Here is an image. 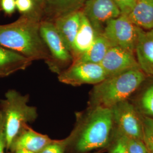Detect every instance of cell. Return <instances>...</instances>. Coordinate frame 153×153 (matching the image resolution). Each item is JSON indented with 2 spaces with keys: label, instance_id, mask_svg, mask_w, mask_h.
<instances>
[{
  "label": "cell",
  "instance_id": "obj_26",
  "mask_svg": "<svg viewBox=\"0 0 153 153\" xmlns=\"http://www.w3.org/2000/svg\"><path fill=\"white\" fill-rule=\"evenodd\" d=\"M0 4L6 14H11L16 9V0H1Z\"/></svg>",
  "mask_w": 153,
  "mask_h": 153
},
{
  "label": "cell",
  "instance_id": "obj_31",
  "mask_svg": "<svg viewBox=\"0 0 153 153\" xmlns=\"http://www.w3.org/2000/svg\"></svg>",
  "mask_w": 153,
  "mask_h": 153
},
{
  "label": "cell",
  "instance_id": "obj_9",
  "mask_svg": "<svg viewBox=\"0 0 153 153\" xmlns=\"http://www.w3.org/2000/svg\"><path fill=\"white\" fill-rule=\"evenodd\" d=\"M100 64L103 68L107 78L140 68L134 52L116 46L110 48Z\"/></svg>",
  "mask_w": 153,
  "mask_h": 153
},
{
  "label": "cell",
  "instance_id": "obj_22",
  "mask_svg": "<svg viewBox=\"0 0 153 153\" xmlns=\"http://www.w3.org/2000/svg\"><path fill=\"white\" fill-rule=\"evenodd\" d=\"M69 143V137L63 140H54L38 153H65Z\"/></svg>",
  "mask_w": 153,
  "mask_h": 153
},
{
  "label": "cell",
  "instance_id": "obj_18",
  "mask_svg": "<svg viewBox=\"0 0 153 153\" xmlns=\"http://www.w3.org/2000/svg\"><path fill=\"white\" fill-rule=\"evenodd\" d=\"M86 0H46L49 9L58 16L80 10Z\"/></svg>",
  "mask_w": 153,
  "mask_h": 153
},
{
  "label": "cell",
  "instance_id": "obj_20",
  "mask_svg": "<svg viewBox=\"0 0 153 153\" xmlns=\"http://www.w3.org/2000/svg\"><path fill=\"white\" fill-rule=\"evenodd\" d=\"M143 141L149 152L153 153V119L142 116Z\"/></svg>",
  "mask_w": 153,
  "mask_h": 153
},
{
  "label": "cell",
  "instance_id": "obj_16",
  "mask_svg": "<svg viewBox=\"0 0 153 153\" xmlns=\"http://www.w3.org/2000/svg\"><path fill=\"white\" fill-rule=\"evenodd\" d=\"M128 16L131 22L142 30H152L153 0H137Z\"/></svg>",
  "mask_w": 153,
  "mask_h": 153
},
{
  "label": "cell",
  "instance_id": "obj_1",
  "mask_svg": "<svg viewBox=\"0 0 153 153\" xmlns=\"http://www.w3.org/2000/svg\"><path fill=\"white\" fill-rule=\"evenodd\" d=\"M0 46L16 52L31 61L49 60L50 55L34 17L22 16L16 22L0 25Z\"/></svg>",
  "mask_w": 153,
  "mask_h": 153
},
{
  "label": "cell",
  "instance_id": "obj_14",
  "mask_svg": "<svg viewBox=\"0 0 153 153\" xmlns=\"http://www.w3.org/2000/svg\"><path fill=\"white\" fill-rule=\"evenodd\" d=\"M33 61L10 49L0 46V77L26 69Z\"/></svg>",
  "mask_w": 153,
  "mask_h": 153
},
{
  "label": "cell",
  "instance_id": "obj_12",
  "mask_svg": "<svg viewBox=\"0 0 153 153\" xmlns=\"http://www.w3.org/2000/svg\"><path fill=\"white\" fill-rule=\"evenodd\" d=\"M54 140L49 136L39 133L26 125L11 145L14 152L17 149H25L33 153H38Z\"/></svg>",
  "mask_w": 153,
  "mask_h": 153
},
{
  "label": "cell",
  "instance_id": "obj_23",
  "mask_svg": "<svg viewBox=\"0 0 153 153\" xmlns=\"http://www.w3.org/2000/svg\"><path fill=\"white\" fill-rule=\"evenodd\" d=\"M108 153H128L126 147V137L118 131Z\"/></svg>",
  "mask_w": 153,
  "mask_h": 153
},
{
  "label": "cell",
  "instance_id": "obj_24",
  "mask_svg": "<svg viewBox=\"0 0 153 153\" xmlns=\"http://www.w3.org/2000/svg\"><path fill=\"white\" fill-rule=\"evenodd\" d=\"M120 10L121 14L128 15L131 11L137 0H114Z\"/></svg>",
  "mask_w": 153,
  "mask_h": 153
},
{
  "label": "cell",
  "instance_id": "obj_7",
  "mask_svg": "<svg viewBox=\"0 0 153 153\" xmlns=\"http://www.w3.org/2000/svg\"><path fill=\"white\" fill-rule=\"evenodd\" d=\"M118 131L127 138L143 140L142 116L129 101L125 100L111 108Z\"/></svg>",
  "mask_w": 153,
  "mask_h": 153
},
{
  "label": "cell",
  "instance_id": "obj_19",
  "mask_svg": "<svg viewBox=\"0 0 153 153\" xmlns=\"http://www.w3.org/2000/svg\"><path fill=\"white\" fill-rule=\"evenodd\" d=\"M139 105L143 116L153 119V84L142 93L139 100Z\"/></svg>",
  "mask_w": 153,
  "mask_h": 153
},
{
  "label": "cell",
  "instance_id": "obj_13",
  "mask_svg": "<svg viewBox=\"0 0 153 153\" xmlns=\"http://www.w3.org/2000/svg\"><path fill=\"white\" fill-rule=\"evenodd\" d=\"M82 11H73L59 16L55 26L66 48L72 55L74 42L81 24Z\"/></svg>",
  "mask_w": 153,
  "mask_h": 153
},
{
  "label": "cell",
  "instance_id": "obj_27",
  "mask_svg": "<svg viewBox=\"0 0 153 153\" xmlns=\"http://www.w3.org/2000/svg\"><path fill=\"white\" fill-rule=\"evenodd\" d=\"M6 149L5 138L3 126L0 122V153H5Z\"/></svg>",
  "mask_w": 153,
  "mask_h": 153
},
{
  "label": "cell",
  "instance_id": "obj_11",
  "mask_svg": "<svg viewBox=\"0 0 153 153\" xmlns=\"http://www.w3.org/2000/svg\"><path fill=\"white\" fill-rule=\"evenodd\" d=\"M134 53L142 72L146 76L153 77V29L141 30Z\"/></svg>",
  "mask_w": 153,
  "mask_h": 153
},
{
  "label": "cell",
  "instance_id": "obj_21",
  "mask_svg": "<svg viewBox=\"0 0 153 153\" xmlns=\"http://www.w3.org/2000/svg\"><path fill=\"white\" fill-rule=\"evenodd\" d=\"M126 147L128 153H150L145 143L141 140L126 137Z\"/></svg>",
  "mask_w": 153,
  "mask_h": 153
},
{
  "label": "cell",
  "instance_id": "obj_25",
  "mask_svg": "<svg viewBox=\"0 0 153 153\" xmlns=\"http://www.w3.org/2000/svg\"><path fill=\"white\" fill-rule=\"evenodd\" d=\"M16 8L21 13H26L33 9V0H16Z\"/></svg>",
  "mask_w": 153,
  "mask_h": 153
},
{
  "label": "cell",
  "instance_id": "obj_29",
  "mask_svg": "<svg viewBox=\"0 0 153 153\" xmlns=\"http://www.w3.org/2000/svg\"><path fill=\"white\" fill-rule=\"evenodd\" d=\"M33 3L36 4H40L43 2L44 0H33Z\"/></svg>",
  "mask_w": 153,
  "mask_h": 153
},
{
  "label": "cell",
  "instance_id": "obj_5",
  "mask_svg": "<svg viewBox=\"0 0 153 153\" xmlns=\"http://www.w3.org/2000/svg\"><path fill=\"white\" fill-rule=\"evenodd\" d=\"M142 30L131 22L128 15L121 14L106 23L102 33L113 46L134 53Z\"/></svg>",
  "mask_w": 153,
  "mask_h": 153
},
{
  "label": "cell",
  "instance_id": "obj_6",
  "mask_svg": "<svg viewBox=\"0 0 153 153\" xmlns=\"http://www.w3.org/2000/svg\"><path fill=\"white\" fill-rule=\"evenodd\" d=\"M106 78V74L100 64L91 62H74L58 76L60 82L73 86L86 84L95 85Z\"/></svg>",
  "mask_w": 153,
  "mask_h": 153
},
{
  "label": "cell",
  "instance_id": "obj_4",
  "mask_svg": "<svg viewBox=\"0 0 153 153\" xmlns=\"http://www.w3.org/2000/svg\"><path fill=\"white\" fill-rule=\"evenodd\" d=\"M29 97L14 90L6 93L0 103V122L5 138L6 149H10L13 143L28 123L38 117L36 108L28 104Z\"/></svg>",
  "mask_w": 153,
  "mask_h": 153
},
{
  "label": "cell",
  "instance_id": "obj_3",
  "mask_svg": "<svg viewBox=\"0 0 153 153\" xmlns=\"http://www.w3.org/2000/svg\"><path fill=\"white\" fill-rule=\"evenodd\" d=\"M146 79L140 68H135L115 76L107 78L95 85L91 93V107L111 108L116 104L127 100Z\"/></svg>",
  "mask_w": 153,
  "mask_h": 153
},
{
  "label": "cell",
  "instance_id": "obj_28",
  "mask_svg": "<svg viewBox=\"0 0 153 153\" xmlns=\"http://www.w3.org/2000/svg\"><path fill=\"white\" fill-rule=\"evenodd\" d=\"M14 153H33L31 152H30V151H28L26 150H25V149H17L14 152Z\"/></svg>",
  "mask_w": 153,
  "mask_h": 153
},
{
  "label": "cell",
  "instance_id": "obj_17",
  "mask_svg": "<svg viewBox=\"0 0 153 153\" xmlns=\"http://www.w3.org/2000/svg\"><path fill=\"white\" fill-rule=\"evenodd\" d=\"M113 45L103 33H97L93 44L86 52L76 58L74 62H91L100 64L108 51Z\"/></svg>",
  "mask_w": 153,
  "mask_h": 153
},
{
  "label": "cell",
  "instance_id": "obj_15",
  "mask_svg": "<svg viewBox=\"0 0 153 153\" xmlns=\"http://www.w3.org/2000/svg\"><path fill=\"white\" fill-rule=\"evenodd\" d=\"M97 33L87 17L82 12L80 26L73 44V58L75 57L76 59L86 52L93 44Z\"/></svg>",
  "mask_w": 153,
  "mask_h": 153
},
{
  "label": "cell",
  "instance_id": "obj_8",
  "mask_svg": "<svg viewBox=\"0 0 153 153\" xmlns=\"http://www.w3.org/2000/svg\"><path fill=\"white\" fill-rule=\"evenodd\" d=\"M97 33H102L110 20L121 15L114 0H86L82 10Z\"/></svg>",
  "mask_w": 153,
  "mask_h": 153
},
{
  "label": "cell",
  "instance_id": "obj_2",
  "mask_svg": "<svg viewBox=\"0 0 153 153\" xmlns=\"http://www.w3.org/2000/svg\"><path fill=\"white\" fill-rule=\"evenodd\" d=\"M114 121L111 108L92 107L84 120L69 136L75 151L86 153L109 145Z\"/></svg>",
  "mask_w": 153,
  "mask_h": 153
},
{
  "label": "cell",
  "instance_id": "obj_30",
  "mask_svg": "<svg viewBox=\"0 0 153 153\" xmlns=\"http://www.w3.org/2000/svg\"><path fill=\"white\" fill-rule=\"evenodd\" d=\"M0 2H1V0H0Z\"/></svg>",
  "mask_w": 153,
  "mask_h": 153
},
{
  "label": "cell",
  "instance_id": "obj_10",
  "mask_svg": "<svg viewBox=\"0 0 153 153\" xmlns=\"http://www.w3.org/2000/svg\"><path fill=\"white\" fill-rule=\"evenodd\" d=\"M40 34L53 59L62 63L69 62L73 59L53 23H40Z\"/></svg>",
  "mask_w": 153,
  "mask_h": 153
}]
</instances>
